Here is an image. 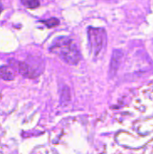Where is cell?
Returning <instances> with one entry per match:
<instances>
[{
	"label": "cell",
	"instance_id": "cell-1",
	"mask_svg": "<svg viewBox=\"0 0 153 154\" xmlns=\"http://www.w3.org/2000/svg\"><path fill=\"white\" fill-rule=\"evenodd\" d=\"M50 51L69 65H77L80 60V53L76 43L65 36L55 39Z\"/></svg>",
	"mask_w": 153,
	"mask_h": 154
},
{
	"label": "cell",
	"instance_id": "cell-2",
	"mask_svg": "<svg viewBox=\"0 0 153 154\" xmlns=\"http://www.w3.org/2000/svg\"><path fill=\"white\" fill-rule=\"evenodd\" d=\"M87 35L90 51L94 57H97L106 45V32L103 28L89 27L87 29Z\"/></svg>",
	"mask_w": 153,
	"mask_h": 154
},
{
	"label": "cell",
	"instance_id": "cell-3",
	"mask_svg": "<svg viewBox=\"0 0 153 154\" xmlns=\"http://www.w3.org/2000/svg\"><path fill=\"white\" fill-rule=\"evenodd\" d=\"M9 62L14 68H15L17 69V71L21 75H23L26 78H35L37 76H39V74L41 73L37 69H35L34 67L32 66L30 63L14 60H10Z\"/></svg>",
	"mask_w": 153,
	"mask_h": 154
},
{
	"label": "cell",
	"instance_id": "cell-4",
	"mask_svg": "<svg viewBox=\"0 0 153 154\" xmlns=\"http://www.w3.org/2000/svg\"><path fill=\"white\" fill-rule=\"evenodd\" d=\"M124 53L121 50H115L112 55L111 59V63H110V68H109V74L110 77H114L115 73L117 72L119 66L121 64L122 59H123Z\"/></svg>",
	"mask_w": 153,
	"mask_h": 154
},
{
	"label": "cell",
	"instance_id": "cell-5",
	"mask_svg": "<svg viewBox=\"0 0 153 154\" xmlns=\"http://www.w3.org/2000/svg\"><path fill=\"white\" fill-rule=\"evenodd\" d=\"M14 78V74L12 69L7 66L0 67V79L4 80H13Z\"/></svg>",
	"mask_w": 153,
	"mask_h": 154
},
{
	"label": "cell",
	"instance_id": "cell-6",
	"mask_svg": "<svg viewBox=\"0 0 153 154\" xmlns=\"http://www.w3.org/2000/svg\"><path fill=\"white\" fill-rule=\"evenodd\" d=\"M70 90L69 88V87L64 86L61 89H60V103L62 105H67L69 101H70Z\"/></svg>",
	"mask_w": 153,
	"mask_h": 154
},
{
	"label": "cell",
	"instance_id": "cell-7",
	"mask_svg": "<svg viewBox=\"0 0 153 154\" xmlns=\"http://www.w3.org/2000/svg\"><path fill=\"white\" fill-rule=\"evenodd\" d=\"M41 23H43L47 27L51 28V27H55L58 24H60V20L57 19V18H55V17H52V18H50V19L44 20V21H41Z\"/></svg>",
	"mask_w": 153,
	"mask_h": 154
},
{
	"label": "cell",
	"instance_id": "cell-8",
	"mask_svg": "<svg viewBox=\"0 0 153 154\" xmlns=\"http://www.w3.org/2000/svg\"><path fill=\"white\" fill-rule=\"evenodd\" d=\"M23 4L27 5L30 8H35L40 5V2L38 0H28V1H23Z\"/></svg>",
	"mask_w": 153,
	"mask_h": 154
},
{
	"label": "cell",
	"instance_id": "cell-9",
	"mask_svg": "<svg viewBox=\"0 0 153 154\" xmlns=\"http://www.w3.org/2000/svg\"><path fill=\"white\" fill-rule=\"evenodd\" d=\"M2 9H3V8H2V4L0 3V13L2 12Z\"/></svg>",
	"mask_w": 153,
	"mask_h": 154
}]
</instances>
